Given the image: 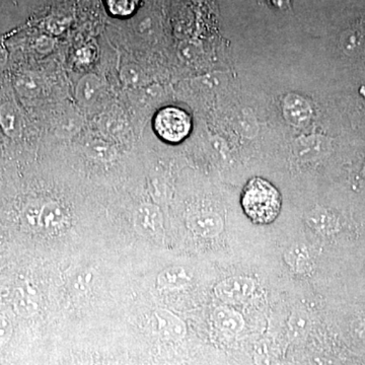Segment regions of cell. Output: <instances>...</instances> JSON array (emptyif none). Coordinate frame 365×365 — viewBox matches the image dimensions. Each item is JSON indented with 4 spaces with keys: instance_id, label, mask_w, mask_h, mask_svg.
<instances>
[{
    "instance_id": "6da1fadb",
    "label": "cell",
    "mask_w": 365,
    "mask_h": 365,
    "mask_svg": "<svg viewBox=\"0 0 365 365\" xmlns=\"http://www.w3.org/2000/svg\"><path fill=\"white\" fill-rule=\"evenodd\" d=\"M242 206L252 222L269 225L280 212L279 192L266 180L254 178L250 180L242 191Z\"/></svg>"
},
{
    "instance_id": "7a4b0ae2",
    "label": "cell",
    "mask_w": 365,
    "mask_h": 365,
    "mask_svg": "<svg viewBox=\"0 0 365 365\" xmlns=\"http://www.w3.org/2000/svg\"><path fill=\"white\" fill-rule=\"evenodd\" d=\"M153 126L163 140L178 143L189 135L192 123L186 112L178 108L168 107L158 113Z\"/></svg>"
},
{
    "instance_id": "3957f363",
    "label": "cell",
    "mask_w": 365,
    "mask_h": 365,
    "mask_svg": "<svg viewBox=\"0 0 365 365\" xmlns=\"http://www.w3.org/2000/svg\"><path fill=\"white\" fill-rule=\"evenodd\" d=\"M255 281L249 277L235 276L227 278L215 287V294L227 304H242L254 294Z\"/></svg>"
},
{
    "instance_id": "277c9868",
    "label": "cell",
    "mask_w": 365,
    "mask_h": 365,
    "mask_svg": "<svg viewBox=\"0 0 365 365\" xmlns=\"http://www.w3.org/2000/svg\"><path fill=\"white\" fill-rule=\"evenodd\" d=\"M134 227L139 234L150 239H158L163 235V217L157 205L143 203L136 208L133 216Z\"/></svg>"
},
{
    "instance_id": "5b68a950",
    "label": "cell",
    "mask_w": 365,
    "mask_h": 365,
    "mask_svg": "<svg viewBox=\"0 0 365 365\" xmlns=\"http://www.w3.org/2000/svg\"><path fill=\"white\" fill-rule=\"evenodd\" d=\"M160 337L165 340L179 341L186 336V324L168 309H158L155 313Z\"/></svg>"
},
{
    "instance_id": "8992f818",
    "label": "cell",
    "mask_w": 365,
    "mask_h": 365,
    "mask_svg": "<svg viewBox=\"0 0 365 365\" xmlns=\"http://www.w3.org/2000/svg\"><path fill=\"white\" fill-rule=\"evenodd\" d=\"M104 93V83L95 74H86L79 79L76 86V100L83 108L93 107Z\"/></svg>"
},
{
    "instance_id": "52a82bcc",
    "label": "cell",
    "mask_w": 365,
    "mask_h": 365,
    "mask_svg": "<svg viewBox=\"0 0 365 365\" xmlns=\"http://www.w3.org/2000/svg\"><path fill=\"white\" fill-rule=\"evenodd\" d=\"M188 227L193 234L205 239H212L222 234L225 223L222 218L216 213L205 212L192 216Z\"/></svg>"
},
{
    "instance_id": "ba28073f",
    "label": "cell",
    "mask_w": 365,
    "mask_h": 365,
    "mask_svg": "<svg viewBox=\"0 0 365 365\" xmlns=\"http://www.w3.org/2000/svg\"><path fill=\"white\" fill-rule=\"evenodd\" d=\"M212 319L218 330L228 334L237 335L245 327V319L239 312L227 306L218 307L212 314Z\"/></svg>"
},
{
    "instance_id": "9c48e42d",
    "label": "cell",
    "mask_w": 365,
    "mask_h": 365,
    "mask_svg": "<svg viewBox=\"0 0 365 365\" xmlns=\"http://www.w3.org/2000/svg\"><path fill=\"white\" fill-rule=\"evenodd\" d=\"M67 220L66 209L61 204L47 202L42 206L40 216V228L45 232H56L64 227Z\"/></svg>"
},
{
    "instance_id": "30bf717a",
    "label": "cell",
    "mask_w": 365,
    "mask_h": 365,
    "mask_svg": "<svg viewBox=\"0 0 365 365\" xmlns=\"http://www.w3.org/2000/svg\"><path fill=\"white\" fill-rule=\"evenodd\" d=\"M0 127L6 136L16 138L23 129V118L21 112L13 103H4L0 106Z\"/></svg>"
},
{
    "instance_id": "8fae6325",
    "label": "cell",
    "mask_w": 365,
    "mask_h": 365,
    "mask_svg": "<svg viewBox=\"0 0 365 365\" xmlns=\"http://www.w3.org/2000/svg\"><path fill=\"white\" fill-rule=\"evenodd\" d=\"M191 280V275L186 269L175 266L158 274V287L165 290H179L188 287Z\"/></svg>"
},
{
    "instance_id": "7c38bea8",
    "label": "cell",
    "mask_w": 365,
    "mask_h": 365,
    "mask_svg": "<svg viewBox=\"0 0 365 365\" xmlns=\"http://www.w3.org/2000/svg\"><path fill=\"white\" fill-rule=\"evenodd\" d=\"M16 311L23 316H32L39 309L38 292L31 285H24L16 290L14 297Z\"/></svg>"
},
{
    "instance_id": "4fadbf2b",
    "label": "cell",
    "mask_w": 365,
    "mask_h": 365,
    "mask_svg": "<svg viewBox=\"0 0 365 365\" xmlns=\"http://www.w3.org/2000/svg\"><path fill=\"white\" fill-rule=\"evenodd\" d=\"M288 335L294 342H299L307 337L311 329V318L304 309H295L288 319Z\"/></svg>"
},
{
    "instance_id": "5bb4252c",
    "label": "cell",
    "mask_w": 365,
    "mask_h": 365,
    "mask_svg": "<svg viewBox=\"0 0 365 365\" xmlns=\"http://www.w3.org/2000/svg\"><path fill=\"white\" fill-rule=\"evenodd\" d=\"M284 259L295 272H307L311 268V255L304 245H295L288 249L284 255Z\"/></svg>"
},
{
    "instance_id": "9a60e30c",
    "label": "cell",
    "mask_w": 365,
    "mask_h": 365,
    "mask_svg": "<svg viewBox=\"0 0 365 365\" xmlns=\"http://www.w3.org/2000/svg\"><path fill=\"white\" fill-rule=\"evenodd\" d=\"M16 88L21 98H34L40 95L42 86L40 78L33 73H24L16 81Z\"/></svg>"
},
{
    "instance_id": "2e32d148",
    "label": "cell",
    "mask_w": 365,
    "mask_h": 365,
    "mask_svg": "<svg viewBox=\"0 0 365 365\" xmlns=\"http://www.w3.org/2000/svg\"><path fill=\"white\" fill-rule=\"evenodd\" d=\"M140 0H105L106 6L113 16L127 18L135 13Z\"/></svg>"
},
{
    "instance_id": "e0dca14e",
    "label": "cell",
    "mask_w": 365,
    "mask_h": 365,
    "mask_svg": "<svg viewBox=\"0 0 365 365\" xmlns=\"http://www.w3.org/2000/svg\"><path fill=\"white\" fill-rule=\"evenodd\" d=\"M122 83L130 88H138L143 83V71L135 63L126 64L120 72Z\"/></svg>"
},
{
    "instance_id": "ac0fdd59",
    "label": "cell",
    "mask_w": 365,
    "mask_h": 365,
    "mask_svg": "<svg viewBox=\"0 0 365 365\" xmlns=\"http://www.w3.org/2000/svg\"><path fill=\"white\" fill-rule=\"evenodd\" d=\"M88 153L91 158L98 160H109L114 157V148L109 143L103 140H95L88 143Z\"/></svg>"
},
{
    "instance_id": "d6986e66",
    "label": "cell",
    "mask_w": 365,
    "mask_h": 365,
    "mask_svg": "<svg viewBox=\"0 0 365 365\" xmlns=\"http://www.w3.org/2000/svg\"><path fill=\"white\" fill-rule=\"evenodd\" d=\"M42 206L37 202H31L26 206L23 211V222L26 227L30 230L40 228V216Z\"/></svg>"
},
{
    "instance_id": "ffe728a7",
    "label": "cell",
    "mask_w": 365,
    "mask_h": 365,
    "mask_svg": "<svg viewBox=\"0 0 365 365\" xmlns=\"http://www.w3.org/2000/svg\"><path fill=\"white\" fill-rule=\"evenodd\" d=\"M13 335V326L11 321L0 314V346L6 344Z\"/></svg>"
},
{
    "instance_id": "44dd1931",
    "label": "cell",
    "mask_w": 365,
    "mask_h": 365,
    "mask_svg": "<svg viewBox=\"0 0 365 365\" xmlns=\"http://www.w3.org/2000/svg\"><path fill=\"white\" fill-rule=\"evenodd\" d=\"M93 274L85 271V272L79 273L76 276V280L73 282V287L76 288L78 292H86L90 288L91 283H93Z\"/></svg>"
},
{
    "instance_id": "7402d4cb",
    "label": "cell",
    "mask_w": 365,
    "mask_h": 365,
    "mask_svg": "<svg viewBox=\"0 0 365 365\" xmlns=\"http://www.w3.org/2000/svg\"><path fill=\"white\" fill-rule=\"evenodd\" d=\"M105 121V120H104ZM104 126L106 130L109 132V133L116 134L120 133L122 130V124L121 120L118 119V118H106V121L104 122Z\"/></svg>"
},
{
    "instance_id": "603a6c76",
    "label": "cell",
    "mask_w": 365,
    "mask_h": 365,
    "mask_svg": "<svg viewBox=\"0 0 365 365\" xmlns=\"http://www.w3.org/2000/svg\"><path fill=\"white\" fill-rule=\"evenodd\" d=\"M7 59L6 52L4 51V48L0 46V67H2L6 64Z\"/></svg>"
},
{
    "instance_id": "cb8c5ba5",
    "label": "cell",
    "mask_w": 365,
    "mask_h": 365,
    "mask_svg": "<svg viewBox=\"0 0 365 365\" xmlns=\"http://www.w3.org/2000/svg\"><path fill=\"white\" fill-rule=\"evenodd\" d=\"M0 237H1V232H0Z\"/></svg>"
}]
</instances>
